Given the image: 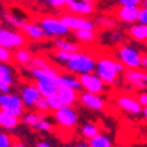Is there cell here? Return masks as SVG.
<instances>
[{
	"label": "cell",
	"mask_w": 147,
	"mask_h": 147,
	"mask_svg": "<svg viewBox=\"0 0 147 147\" xmlns=\"http://www.w3.org/2000/svg\"><path fill=\"white\" fill-rule=\"evenodd\" d=\"M125 71V66L117 59V58L109 57V55H101L97 58L96 70L97 74L107 85H115L120 76H123Z\"/></svg>",
	"instance_id": "cell-1"
},
{
	"label": "cell",
	"mask_w": 147,
	"mask_h": 147,
	"mask_svg": "<svg viewBox=\"0 0 147 147\" xmlns=\"http://www.w3.org/2000/svg\"><path fill=\"white\" fill-rule=\"evenodd\" d=\"M96 63H97V58L93 54L89 51L80 50V51L71 54L70 59L63 67L76 76H81V74H86V73H93L96 70Z\"/></svg>",
	"instance_id": "cell-2"
},
{
	"label": "cell",
	"mask_w": 147,
	"mask_h": 147,
	"mask_svg": "<svg viewBox=\"0 0 147 147\" xmlns=\"http://www.w3.org/2000/svg\"><path fill=\"white\" fill-rule=\"evenodd\" d=\"M142 54L135 46L121 43L116 49V58L125 66V69H139L142 66Z\"/></svg>",
	"instance_id": "cell-3"
},
{
	"label": "cell",
	"mask_w": 147,
	"mask_h": 147,
	"mask_svg": "<svg viewBox=\"0 0 147 147\" xmlns=\"http://www.w3.org/2000/svg\"><path fill=\"white\" fill-rule=\"evenodd\" d=\"M38 23L40 27L43 28V31L46 34V38H59V36H66L69 34V27L62 22L61 18L57 16H50V15H45L39 18Z\"/></svg>",
	"instance_id": "cell-4"
},
{
	"label": "cell",
	"mask_w": 147,
	"mask_h": 147,
	"mask_svg": "<svg viewBox=\"0 0 147 147\" xmlns=\"http://www.w3.org/2000/svg\"><path fill=\"white\" fill-rule=\"evenodd\" d=\"M27 36L16 28L1 27L0 28V46L9 50L20 49L26 45Z\"/></svg>",
	"instance_id": "cell-5"
},
{
	"label": "cell",
	"mask_w": 147,
	"mask_h": 147,
	"mask_svg": "<svg viewBox=\"0 0 147 147\" xmlns=\"http://www.w3.org/2000/svg\"><path fill=\"white\" fill-rule=\"evenodd\" d=\"M53 119L61 128L71 129L78 123V113L73 105H66L57 111H53Z\"/></svg>",
	"instance_id": "cell-6"
},
{
	"label": "cell",
	"mask_w": 147,
	"mask_h": 147,
	"mask_svg": "<svg viewBox=\"0 0 147 147\" xmlns=\"http://www.w3.org/2000/svg\"><path fill=\"white\" fill-rule=\"evenodd\" d=\"M24 102H23L20 94L18 93H0V109L11 112L13 115L22 117L24 115Z\"/></svg>",
	"instance_id": "cell-7"
},
{
	"label": "cell",
	"mask_w": 147,
	"mask_h": 147,
	"mask_svg": "<svg viewBox=\"0 0 147 147\" xmlns=\"http://www.w3.org/2000/svg\"><path fill=\"white\" fill-rule=\"evenodd\" d=\"M22 120L24 124L30 125L31 128L40 131V132H51L53 131V123L47 119L46 113L38 111H32V112H26L23 115Z\"/></svg>",
	"instance_id": "cell-8"
},
{
	"label": "cell",
	"mask_w": 147,
	"mask_h": 147,
	"mask_svg": "<svg viewBox=\"0 0 147 147\" xmlns=\"http://www.w3.org/2000/svg\"><path fill=\"white\" fill-rule=\"evenodd\" d=\"M115 101H116V105L119 107V109H121L123 112L128 113V115L138 116V115H140V113H143L142 104L139 102L138 97H135L132 94L120 93L116 96Z\"/></svg>",
	"instance_id": "cell-9"
},
{
	"label": "cell",
	"mask_w": 147,
	"mask_h": 147,
	"mask_svg": "<svg viewBox=\"0 0 147 147\" xmlns=\"http://www.w3.org/2000/svg\"><path fill=\"white\" fill-rule=\"evenodd\" d=\"M80 82L82 86V90L85 92H90V93H97L104 94L107 90V84L96 74V73H86V74H81Z\"/></svg>",
	"instance_id": "cell-10"
},
{
	"label": "cell",
	"mask_w": 147,
	"mask_h": 147,
	"mask_svg": "<svg viewBox=\"0 0 147 147\" xmlns=\"http://www.w3.org/2000/svg\"><path fill=\"white\" fill-rule=\"evenodd\" d=\"M61 19L69 27V30H73V31H77V30H94L96 28L94 20H90L86 16L74 15V13H66V15H62Z\"/></svg>",
	"instance_id": "cell-11"
},
{
	"label": "cell",
	"mask_w": 147,
	"mask_h": 147,
	"mask_svg": "<svg viewBox=\"0 0 147 147\" xmlns=\"http://www.w3.org/2000/svg\"><path fill=\"white\" fill-rule=\"evenodd\" d=\"M78 102L81 105H84L85 108L96 112L104 111L107 107V102H105V98L102 97V94L90 93V92H85V90L78 94Z\"/></svg>",
	"instance_id": "cell-12"
},
{
	"label": "cell",
	"mask_w": 147,
	"mask_h": 147,
	"mask_svg": "<svg viewBox=\"0 0 147 147\" xmlns=\"http://www.w3.org/2000/svg\"><path fill=\"white\" fill-rule=\"evenodd\" d=\"M123 80L134 89H146L147 88V70L139 69H125Z\"/></svg>",
	"instance_id": "cell-13"
},
{
	"label": "cell",
	"mask_w": 147,
	"mask_h": 147,
	"mask_svg": "<svg viewBox=\"0 0 147 147\" xmlns=\"http://www.w3.org/2000/svg\"><path fill=\"white\" fill-rule=\"evenodd\" d=\"M19 94H20L26 108H34L36 102L39 101V98L42 97V94H40L35 82H24V84H22L20 89H19Z\"/></svg>",
	"instance_id": "cell-14"
},
{
	"label": "cell",
	"mask_w": 147,
	"mask_h": 147,
	"mask_svg": "<svg viewBox=\"0 0 147 147\" xmlns=\"http://www.w3.org/2000/svg\"><path fill=\"white\" fill-rule=\"evenodd\" d=\"M139 9L140 7L136 5H119L115 9V18L117 19V22L131 26L134 23H138Z\"/></svg>",
	"instance_id": "cell-15"
},
{
	"label": "cell",
	"mask_w": 147,
	"mask_h": 147,
	"mask_svg": "<svg viewBox=\"0 0 147 147\" xmlns=\"http://www.w3.org/2000/svg\"><path fill=\"white\" fill-rule=\"evenodd\" d=\"M66 9L74 15L90 16L94 13V3H88L84 0H67Z\"/></svg>",
	"instance_id": "cell-16"
},
{
	"label": "cell",
	"mask_w": 147,
	"mask_h": 147,
	"mask_svg": "<svg viewBox=\"0 0 147 147\" xmlns=\"http://www.w3.org/2000/svg\"><path fill=\"white\" fill-rule=\"evenodd\" d=\"M20 31L27 36V39L32 42H40L46 38L45 31L38 22H24L20 27Z\"/></svg>",
	"instance_id": "cell-17"
},
{
	"label": "cell",
	"mask_w": 147,
	"mask_h": 147,
	"mask_svg": "<svg viewBox=\"0 0 147 147\" xmlns=\"http://www.w3.org/2000/svg\"><path fill=\"white\" fill-rule=\"evenodd\" d=\"M13 80V70L9 66V63H1L0 65V92L1 93H9L12 92Z\"/></svg>",
	"instance_id": "cell-18"
},
{
	"label": "cell",
	"mask_w": 147,
	"mask_h": 147,
	"mask_svg": "<svg viewBox=\"0 0 147 147\" xmlns=\"http://www.w3.org/2000/svg\"><path fill=\"white\" fill-rule=\"evenodd\" d=\"M36 86L39 89L42 97L49 98L58 92L59 89V84H58V78H43V80L35 81Z\"/></svg>",
	"instance_id": "cell-19"
},
{
	"label": "cell",
	"mask_w": 147,
	"mask_h": 147,
	"mask_svg": "<svg viewBox=\"0 0 147 147\" xmlns=\"http://www.w3.org/2000/svg\"><path fill=\"white\" fill-rule=\"evenodd\" d=\"M28 73L34 81L38 80H43V78H58L59 73H58L53 66L51 67H35V66H30Z\"/></svg>",
	"instance_id": "cell-20"
},
{
	"label": "cell",
	"mask_w": 147,
	"mask_h": 147,
	"mask_svg": "<svg viewBox=\"0 0 147 147\" xmlns=\"http://www.w3.org/2000/svg\"><path fill=\"white\" fill-rule=\"evenodd\" d=\"M127 34L131 39L136 40V42H147V24H142V23H134L128 27Z\"/></svg>",
	"instance_id": "cell-21"
},
{
	"label": "cell",
	"mask_w": 147,
	"mask_h": 147,
	"mask_svg": "<svg viewBox=\"0 0 147 147\" xmlns=\"http://www.w3.org/2000/svg\"><path fill=\"white\" fill-rule=\"evenodd\" d=\"M58 84H59V86H69V88H73V89H76V90L82 89L81 82H80V77L70 73V71H67V73H59V76H58Z\"/></svg>",
	"instance_id": "cell-22"
},
{
	"label": "cell",
	"mask_w": 147,
	"mask_h": 147,
	"mask_svg": "<svg viewBox=\"0 0 147 147\" xmlns=\"http://www.w3.org/2000/svg\"><path fill=\"white\" fill-rule=\"evenodd\" d=\"M57 94L59 96V98L63 101L65 105H74L78 101V90L69 88V86H59Z\"/></svg>",
	"instance_id": "cell-23"
},
{
	"label": "cell",
	"mask_w": 147,
	"mask_h": 147,
	"mask_svg": "<svg viewBox=\"0 0 147 147\" xmlns=\"http://www.w3.org/2000/svg\"><path fill=\"white\" fill-rule=\"evenodd\" d=\"M20 117L11 112L0 109V127L3 129H15L19 125Z\"/></svg>",
	"instance_id": "cell-24"
},
{
	"label": "cell",
	"mask_w": 147,
	"mask_h": 147,
	"mask_svg": "<svg viewBox=\"0 0 147 147\" xmlns=\"http://www.w3.org/2000/svg\"><path fill=\"white\" fill-rule=\"evenodd\" d=\"M32 54L24 46L20 49L13 50V62H16L19 66H30L32 61Z\"/></svg>",
	"instance_id": "cell-25"
},
{
	"label": "cell",
	"mask_w": 147,
	"mask_h": 147,
	"mask_svg": "<svg viewBox=\"0 0 147 147\" xmlns=\"http://www.w3.org/2000/svg\"><path fill=\"white\" fill-rule=\"evenodd\" d=\"M53 46L55 49L63 50V51H69V53H76V51H80L81 47L78 43L76 42H71L69 39H65L63 36H59V38H54L53 39Z\"/></svg>",
	"instance_id": "cell-26"
},
{
	"label": "cell",
	"mask_w": 147,
	"mask_h": 147,
	"mask_svg": "<svg viewBox=\"0 0 147 147\" xmlns=\"http://www.w3.org/2000/svg\"><path fill=\"white\" fill-rule=\"evenodd\" d=\"M80 132H81V135H82V138L90 140V139L94 138L97 134H100V128H98L97 124H94L92 121H88V123H85V124L81 125Z\"/></svg>",
	"instance_id": "cell-27"
},
{
	"label": "cell",
	"mask_w": 147,
	"mask_h": 147,
	"mask_svg": "<svg viewBox=\"0 0 147 147\" xmlns=\"http://www.w3.org/2000/svg\"><path fill=\"white\" fill-rule=\"evenodd\" d=\"M73 35L81 43H92L96 39L94 30H77V31H74Z\"/></svg>",
	"instance_id": "cell-28"
},
{
	"label": "cell",
	"mask_w": 147,
	"mask_h": 147,
	"mask_svg": "<svg viewBox=\"0 0 147 147\" xmlns=\"http://www.w3.org/2000/svg\"><path fill=\"white\" fill-rule=\"evenodd\" d=\"M3 20H4L8 26L12 27V28H20L23 23L26 22L24 19H22L20 16H18V15H15L13 12H9V11H5V12L3 13Z\"/></svg>",
	"instance_id": "cell-29"
},
{
	"label": "cell",
	"mask_w": 147,
	"mask_h": 147,
	"mask_svg": "<svg viewBox=\"0 0 147 147\" xmlns=\"http://www.w3.org/2000/svg\"><path fill=\"white\" fill-rule=\"evenodd\" d=\"M89 144L92 147H112V140L105 134H97L94 138L89 140Z\"/></svg>",
	"instance_id": "cell-30"
},
{
	"label": "cell",
	"mask_w": 147,
	"mask_h": 147,
	"mask_svg": "<svg viewBox=\"0 0 147 147\" xmlns=\"http://www.w3.org/2000/svg\"><path fill=\"white\" fill-rule=\"evenodd\" d=\"M71 54H73V53H69V51H63V50L55 49L53 53H51V58H53L54 62H57L58 65H62V66H65V65H66V62L70 59Z\"/></svg>",
	"instance_id": "cell-31"
},
{
	"label": "cell",
	"mask_w": 147,
	"mask_h": 147,
	"mask_svg": "<svg viewBox=\"0 0 147 147\" xmlns=\"http://www.w3.org/2000/svg\"><path fill=\"white\" fill-rule=\"evenodd\" d=\"M94 23H96V26H100V27H102V28H105V30H111V28H115L116 27L115 20L112 18L105 16V15L97 16V18L94 19Z\"/></svg>",
	"instance_id": "cell-32"
},
{
	"label": "cell",
	"mask_w": 147,
	"mask_h": 147,
	"mask_svg": "<svg viewBox=\"0 0 147 147\" xmlns=\"http://www.w3.org/2000/svg\"><path fill=\"white\" fill-rule=\"evenodd\" d=\"M13 61V53L9 49L0 46V62L1 63H11Z\"/></svg>",
	"instance_id": "cell-33"
},
{
	"label": "cell",
	"mask_w": 147,
	"mask_h": 147,
	"mask_svg": "<svg viewBox=\"0 0 147 147\" xmlns=\"http://www.w3.org/2000/svg\"><path fill=\"white\" fill-rule=\"evenodd\" d=\"M38 112H42V113H47L49 111H51V108H50V104H49V100L46 97H40L39 101L35 104V107H34Z\"/></svg>",
	"instance_id": "cell-34"
},
{
	"label": "cell",
	"mask_w": 147,
	"mask_h": 147,
	"mask_svg": "<svg viewBox=\"0 0 147 147\" xmlns=\"http://www.w3.org/2000/svg\"><path fill=\"white\" fill-rule=\"evenodd\" d=\"M47 100H49V104H50V108H51V111H57V109H59V108L66 107V105L63 104L62 100L59 98V96H58L57 93L54 94V96H51V97H49Z\"/></svg>",
	"instance_id": "cell-35"
},
{
	"label": "cell",
	"mask_w": 147,
	"mask_h": 147,
	"mask_svg": "<svg viewBox=\"0 0 147 147\" xmlns=\"http://www.w3.org/2000/svg\"><path fill=\"white\" fill-rule=\"evenodd\" d=\"M46 3H47L51 8L57 9V11H62V9H66L67 0H46Z\"/></svg>",
	"instance_id": "cell-36"
},
{
	"label": "cell",
	"mask_w": 147,
	"mask_h": 147,
	"mask_svg": "<svg viewBox=\"0 0 147 147\" xmlns=\"http://www.w3.org/2000/svg\"><path fill=\"white\" fill-rule=\"evenodd\" d=\"M107 36H108V39H109V42L115 43V45H121V42H123V39H124V35H123L121 32H119V31L108 32Z\"/></svg>",
	"instance_id": "cell-37"
},
{
	"label": "cell",
	"mask_w": 147,
	"mask_h": 147,
	"mask_svg": "<svg viewBox=\"0 0 147 147\" xmlns=\"http://www.w3.org/2000/svg\"><path fill=\"white\" fill-rule=\"evenodd\" d=\"M30 66H35V67H51V63L43 57H34L31 61Z\"/></svg>",
	"instance_id": "cell-38"
},
{
	"label": "cell",
	"mask_w": 147,
	"mask_h": 147,
	"mask_svg": "<svg viewBox=\"0 0 147 147\" xmlns=\"http://www.w3.org/2000/svg\"><path fill=\"white\" fill-rule=\"evenodd\" d=\"M12 144L13 140L8 134H5V132L0 134V147H12Z\"/></svg>",
	"instance_id": "cell-39"
},
{
	"label": "cell",
	"mask_w": 147,
	"mask_h": 147,
	"mask_svg": "<svg viewBox=\"0 0 147 147\" xmlns=\"http://www.w3.org/2000/svg\"><path fill=\"white\" fill-rule=\"evenodd\" d=\"M138 23L142 24H147V7H140L139 9V16H138Z\"/></svg>",
	"instance_id": "cell-40"
},
{
	"label": "cell",
	"mask_w": 147,
	"mask_h": 147,
	"mask_svg": "<svg viewBox=\"0 0 147 147\" xmlns=\"http://www.w3.org/2000/svg\"><path fill=\"white\" fill-rule=\"evenodd\" d=\"M142 1L143 0H117L119 5H142Z\"/></svg>",
	"instance_id": "cell-41"
},
{
	"label": "cell",
	"mask_w": 147,
	"mask_h": 147,
	"mask_svg": "<svg viewBox=\"0 0 147 147\" xmlns=\"http://www.w3.org/2000/svg\"><path fill=\"white\" fill-rule=\"evenodd\" d=\"M138 97V100H139V102L142 104V107L144 108V107H147V92L146 90H143V92H140V93L136 96Z\"/></svg>",
	"instance_id": "cell-42"
},
{
	"label": "cell",
	"mask_w": 147,
	"mask_h": 147,
	"mask_svg": "<svg viewBox=\"0 0 147 147\" xmlns=\"http://www.w3.org/2000/svg\"><path fill=\"white\" fill-rule=\"evenodd\" d=\"M143 70H147V53L142 54V66H140Z\"/></svg>",
	"instance_id": "cell-43"
},
{
	"label": "cell",
	"mask_w": 147,
	"mask_h": 147,
	"mask_svg": "<svg viewBox=\"0 0 147 147\" xmlns=\"http://www.w3.org/2000/svg\"><path fill=\"white\" fill-rule=\"evenodd\" d=\"M35 147H54V146H53V144H50V143L43 142V140H42V142H38V143H36Z\"/></svg>",
	"instance_id": "cell-44"
},
{
	"label": "cell",
	"mask_w": 147,
	"mask_h": 147,
	"mask_svg": "<svg viewBox=\"0 0 147 147\" xmlns=\"http://www.w3.org/2000/svg\"><path fill=\"white\" fill-rule=\"evenodd\" d=\"M12 147H28V146H26L24 143H22V142H15L12 144Z\"/></svg>",
	"instance_id": "cell-45"
},
{
	"label": "cell",
	"mask_w": 147,
	"mask_h": 147,
	"mask_svg": "<svg viewBox=\"0 0 147 147\" xmlns=\"http://www.w3.org/2000/svg\"><path fill=\"white\" fill-rule=\"evenodd\" d=\"M142 115H143V117H144V120L147 121V107L143 108V113H142Z\"/></svg>",
	"instance_id": "cell-46"
},
{
	"label": "cell",
	"mask_w": 147,
	"mask_h": 147,
	"mask_svg": "<svg viewBox=\"0 0 147 147\" xmlns=\"http://www.w3.org/2000/svg\"><path fill=\"white\" fill-rule=\"evenodd\" d=\"M77 147H92L89 143H80V144H77Z\"/></svg>",
	"instance_id": "cell-47"
},
{
	"label": "cell",
	"mask_w": 147,
	"mask_h": 147,
	"mask_svg": "<svg viewBox=\"0 0 147 147\" xmlns=\"http://www.w3.org/2000/svg\"><path fill=\"white\" fill-rule=\"evenodd\" d=\"M142 5H143V7H147V0H143V1H142Z\"/></svg>",
	"instance_id": "cell-48"
},
{
	"label": "cell",
	"mask_w": 147,
	"mask_h": 147,
	"mask_svg": "<svg viewBox=\"0 0 147 147\" xmlns=\"http://www.w3.org/2000/svg\"><path fill=\"white\" fill-rule=\"evenodd\" d=\"M63 147H77V146H71V144H66V146H63Z\"/></svg>",
	"instance_id": "cell-49"
}]
</instances>
